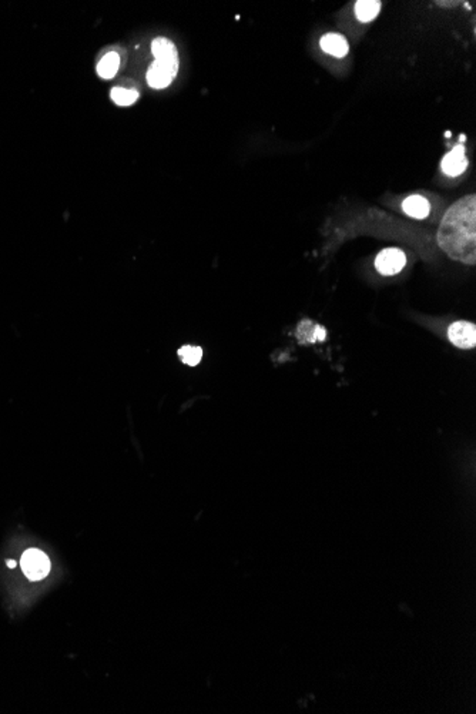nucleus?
I'll return each instance as SVG.
<instances>
[{"instance_id":"obj_1","label":"nucleus","mask_w":476,"mask_h":714,"mask_svg":"<svg viewBox=\"0 0 476 714\" xmlns=\"http://www.w3.org/2000/svg\"><path fill=\"white\" fill-rule=\"evenodd\" d=\"M476 199L473 194L456 201L445 214L438 244L452 260L475 265L476 263Z\"/></svg>"},{"instance_id":"obj_2","label":"nucleus","mask_w":476,"mask_h":714,"mask_svg":"<svg viewBox=\"0 0 476 714\" xmlns=\"http://www.w3.org/2000/svg\"><path fill=\"white\" fill-rule=\"evenodd\" d=\"M178 58L174 59H157L152 63L147 72V83L153 88H164L177 76Z\"/></svg>"},{"instance_id":"obj_3","label":"nucleus","mask_w":476,"mask_h":714,"mask_svg":"<svg viewBox=\"0 0 476 714\" xmlns=\"http://www.w3.org/2000/svg\"><path fill=\"white\" fill-rule=\"evenodd\" d=\"M22 570L30 581H41L51 572V560L39 549H29L22 556Z\"/></svg>"},{"instance_id":"obj_4","label":"nucleus","mask_w":476,"mask_h":714,"mask_svg":"<svg viewBox=\"0 0 476 714\" xmlns=\"http://www.w3.org/2000/svg\"><path fill=\"white\" fill-rule=\"evenodd\" d=\"M406 264V256L399 249H385L376 256L375 267L379 274L395 275L402 271Z\"/></svg>"},{"instance_id":"obj_5","label":"nucleus","mask_w":476,"mask_h":714,"mask_svg":"<svg viewBox=\"0 0 476 714\" xmlns=\"http://www.w3.org/2000/svg\"><path fill=\"white\" fill-rule=\"evenodd\" d=\"M448 337L456 348L472 350L476 347V326L466 321L454 322L448 329Z\"/></svg>"},{"instance_id":"obj_6","label":"nucleus","mask_w":476,"mask_h":714,"mask_svg":"<svg viewBox=\"0 0 476 714\" xmlns=\"http://www.w3.org/2000/svg\"><path fill=\"white\" fill-rule=\"evenodd\" d=\"M468 164L469 163H468V159H466V154H465V147L461 145V146L454 147L442 159L441 167H442V171L447 176L456 177V176H461L468 168Z\"/></svg>"},{"instance_id":"obj_7","label":"nucleus","mask_w":476,"mask_h":714,"mask_svg":"<svg viewBox=\"0 0 476 714\" xmlns=\"http://www.w3.org/2000/svg\"><path fill=\"white\" fill-rule=\"evenodd\" d=\"M319 44H321V49L325 53L334 56V58H344L350 51L347 39L338 33H328V34L322 36Z\"/></svg>"},{"instance_id":"obj_8","label":"nucleus","mask_w":476,"mask_h":714,"mask_svg":"<svg viewBox=\"0 0 476 714\" xmlns=\"http://www.w3.org/2000/svg\"><path fill=\"white\" fill-rule=\"evenodd\" d=\"M402 210L412 218H426L431 211V204L422 196H409L402 203Z\"/></svg>"},{"instance_id":"obj_9","label":"nucleus","mask_w":476,"mask_h":714,"mask_svg":"<svg viewBox=\"0 0 476 714\" xmlns=\"http://www.w3.org/2000/svg\"><path fill=\"white\" fill-rule=\"evenodd\" d=\"M298 338L300 343H315V341H324L325 340V329L319 325L312 324L311 321H304L298 328Z\"/></svg>"},{"instance_id":"obj_10","label":"nucleus","mask_w":476,"mask_h":714,"mask_svg":"<svg viewBox=\"0 0 476 714\" xmlns=\"http://www.w3.org/2000/svg\"><path fill=\"white\" fill-rule=\"evenodd\" d=\"M153 56L157 59H174L178 58L176 44L166 37H157L152 43Z\"/></svg>"},{"instance_id":"obj_11","label":"nucleus","mask_w":476,"mask_h":714,"mask_svg":"<svg viewBox=\"0 0 476 714\" xmlns=\"http://www.w3.org/2000/svg\"><path fill=\"white\" fill-rule=\"evenodd\" d=\"M381 11V2L378 0H359L355 4V15L358 20L366 23L373 20Z\"/></svg>"},{"instance_id":"obj_12","label":"nucleus","mask_w":476,"mask_h":714,"mask_svg":"<svg viewBox=\"0 0 476 714\" xmlns=\"http://www.w3.org/2000/svg\"><path fill=\"white\" fill-rule=\"evenodd\" d=\"M120 67V58L117 53L110 52L107 53L98 65V73L102 79H113L117 74V70Z\"/></svg>"},{"instance_id":"obj_13","label":"nucleus","mask_w":476,"mask_h":714,"mask_svg":"<svg viewBox=\"0 0 476 714\" xmlns=\"http://www.w3.org/2000/svg\"><path fill=\"white\" fill-rule=\"evenodd\" d=\"M138 99V91L133 88L114 87L112 90V100L119 106H131Z\"/></svg>"},{"instance_id":"obj_14","label":"nucleus","mask_w":476,"mask_h":714,"mask_svg":"<svg viewBox=\"0 0 476 714\" xmlns=\"http://www.w3.org/2000/svg\"><path fill=\"white\" fill-rule=\"evenodd\" d=\"M177 354L181 362H184L188 366H196L203 358V350L196 345H184L178 350Z\"/></svg>"},{"instance_id":"obj_15","label":"nucleus","mask_w":476,"mask_h":714,"mask_svg":"<svg viewBox=\"0 0 476 714\" xmlns=\"http://www.w3.org/2000/svg\"><path fill=\"white\" fill-rule=\"evenodd\" d=\"M8 563H9V566H11V567H13V566H15V562H13V560H9Z\"/></svg>"}]
</instances>
